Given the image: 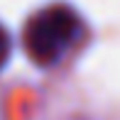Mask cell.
<instances>
[{
	"label": "cell",
	"instance_id": "cell-2",
	"mask_svg": "<svg viewBox=\"0 0 120 120\" xmlns=\"http://www.w3.org/2000/svg\"><path fill=\"white\" fill-rule=\"evenodd\" d=\"M8 56H10V34L5 32V27L0 25V69L5 66Z\"/></svg>",
	"mask_w": 120,
	"mask_h": 120
},
{
	"label": "cell",
	"instance_id": "cell-1",
	"mask_svg": "<svg viewBox=\"0 0 120 120\" xmlns=\"http://www.w3.org/2000/svg\"><path fill=\"white\" fill-rule=\"evenodd\" d=\"M74 34L76 15L64 5H54L30 20L25 32V44L37 64H52L66 52Z\"/></svg>",
	"mask_w": 120,
	"mask_h": 120
}]
</instances>
